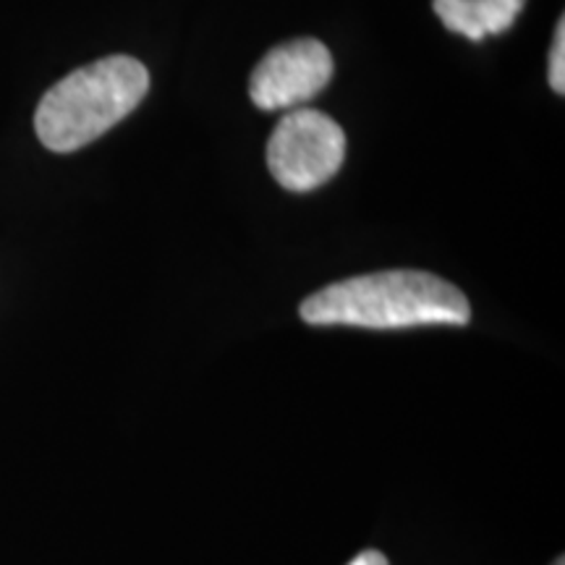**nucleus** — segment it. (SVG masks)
Returning <instances> with one entry per match:
<instances>
[{
    "mask_svg": "<svg viewBox=\"0 0 565 565\" xmlns=\"http://www.w3.org/2000/svg\"><path fill=\"white\" fill-rule=\"evenodd\" d=\"M309 324L398 330L416 324H466L471 307L454 282L422 270H387L333 282L301 303Z\"/></svg>",
    "mask_w": 565,
    "mask_h": 565,
    "instance_id": "obj_1",
    "label": "nucleus"
},
{
    "mask_svg": "<svg viewBox=\"0 0 565 565\" xmlns=\"http://www.w3.org/2000/svg\"><path fill=\"white\" fill-rule=\"evenodd\" d=\"M147 92L150 71L145 63L131 55H108L53 84L34 113V129L47 150H82L137 110Z\"/></svg>",
    "mask_w": 565,
    "mask_h": 565,
    "instance_id": "obj_2",
    "label": "nucleus"
},
{
    "mask_svg": "<svg viewBox=\"0 0 565 565\" xmlns=\"http://www.w3.org/2000/svg\"><path fill=\"white\" fill-rule=\"evenodd\" d=\"M345 134L333 118L315 108H294L267 141V168L288 192H312L341 171Z\"/></svg>",
    "mask_w": 565,
    "mask_h": 565,
    "instance_id": "obj_3",
    "label": "nucleus"
},
{
    "mask_svg": "<svg viewBox=\"0 0 565 565\" xmlns=\"http://www.w3.org/2000/svg\"><path fill=\"white\" fill-rule=\"evenodd\" d=\"M333 79V55L315 38L275 45L252 71L249 97L259 110H294Z\"/></svg>",
    "mask_w": 565,
    "mask_h": 565,
    "instance_id": "obj_4",
    "label": "nucleus"
},
{
    "mask_svg": "<svg viewBox=\"0 0 565 565\" xmlns=\"http://www.w3.org/2000/svg\"><path fill=\"white\" fill-rule=\"evenodd\" d=\"M526 0H433V9L448 32L479 42L511 30Z\"/></svg>",
    "mask_w": 565,
    "mask_h": 565,
    "instance_id": "obj_5",
    "label": "nucleus"
},
{
    "mask_svg": "<svg viewBox=\"0 0 565 565\" xmlns=\"http://www.w3.org/2000/svg\"><path fill=\"white\" fill-rule=\"evenodd\" d=\"M550 87L557 95L565 92V21L561 19L555 26V42L550 51Z\"/></svg>",
    "mask_w": 565,
    "mask_h": 565,
    "instance_id": "obj_6",
    "label": "nucleus"
},
{
    "mask_svg": "<svg viewBox=\"0 0 565 565\" xmlns=\"http://www.w3.org/2000/svg\"><path fill=\"white\" fill-rule=\"evenodd\" d=\"M349 565H391V563H387V557L380 553V550H364V553H359Z\"/></svg>",
    "mask_w": 565,
    "mask_h": 565,
    "instance_id": "obj_7",
    "label": "nucleus"
},
{
    "mask_svg": "<svg viewBox=\"0 0 565 565\" xmlns=\"http://www.w3.org/2000/svg\"><path fill=\"white\" fill-rule=\"evenodd\" d=\"M553 565H563V557H561V561H557V563H553Z\"/></svg>",
    "mask_w": 565,
    "mask_h": 565,
    "instance_id": "obj_8",
    "label": "nucleus"
}]
</instances>
